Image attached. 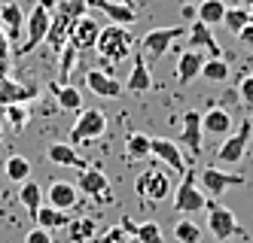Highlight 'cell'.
Returning a JSON list of instances; mask_svg holds the SVG:
<instances>
[{
	"instance_id": "obj_34",
	"label": "cell",
	"mask_w": 253,
	"mask_h": 243,
	"mask_svg": "<svg viewBox=\"0 0 253 243\" xmlns=\"http://www.w3.org/2000/svg\"><path fill=\"white\" fill-rule=\"evenodd\" d=\"M134 240H137V243H165V234H162V225H159V222H140Z\"/></svg>"
},
{
	"instance_id": "obj_26",
	"label": "cell",
	"mask_w": 253,
	"mask_h": 243,
	"mask_svg": "<svg viewBox=\"0 0 253 243\" xmlns=\"http://www.w3.org/2000/svg\"><path fill=\"white\" fill-rule=\"evenodd\" d=\"M226 0H202L198 3V22H205L208 28L213 25H223V18H226Z\"/></svg>"
},
{
	"instance_id": "obj_47",
	"label": "cell",
	"mask_w": 253,
	"mask_h": 243,
	"mask_svg": "<svg viewBox=\"0 0 253 243\" xmlns=\"http://www.w3.org/2000/svg\"><path fill=\"white\" fill-rule=\"evenodd\" d=\"M235 3H238V0H232V6H235Z\"/></svg>"
},
{
	"instance_id": "obj_44",
	"label": "cell",
	"mask_w": 253,
	"mask_h": 243,
	"mask_svg": "<svg viewBox=\"0 0 253 243\" xmlns=\"http://www.w3.org/2000/svg\"><path fill=\"white\" fill-rule=\"evenodd\" d=\"M247 12H250V25H253V6H250V9H247Z\"/></svg>"
},
{
	"instance_id": "obj_18",
	"label": "cell",
	"mask_w": 253,
	"mask_h": 243,
	"mask_svg": "<svg viewBox=\"0 0 253 243\" xmlns=\"http://www.w3.org/2000/svg\"><path fill=\"white\" fill-rule=\"evenodd\" d=\"M125 88L134 91V95H143V91L153 88V73H150V64H147V55H143V52H134L131 73H128V82H125Z\"/></svg>"
},
{
	"instance_id": "obj_27",
	"label": "cell",
	"mask_w": 253,
	"mask_h": 243,
	"mask_svg": "<svg viewBox=\"0 0 253 243\" xmlns=\"http://www.w3.org/2000/svg\"><path fill=\"white\" fill-rule=\"evenodd\" d=\"M43 189H40V185L37 182H34V179H28V182H22V189H19V204H22V207L31 213V216H37V210L43 207Z\"/></svg>"
},
{
	"instance_id": "obj_10",
	"label": "cell",
	"mask_w": 253,
	"mask_h": 243,
	"mask_svg": "<svg viewBox=\"0 0 253 243\" xmlns=\"http://www.w3.org/2000/svg\"><path fill=\"white\" fill-rule=\"evenodd\" d=\"M183 36V25L177 28H153L140 36V52L150 55V58H162V55H168L174 40H180Z\"/></svg>"
},
{
	"instance_id": "obj_49",
	"label": "cell",
	"mask_w": 253,
	"mask_h": 243,
	"mask_svg": "<svg viewBox=\"0 0 253 243\" xmlns=\"http://www.w3.org/2000/svg\"><path fill=\"white\" fill-rule=\"evenodd\" d=\"M0 3H3V0H0Z\"/></svg>"
},
{
	"instance_id": "obj_43",
	"label": "cell",
	"mask_w": 253,
	"mask_h": 243,
	"mask_svg": "<svg viewBox=\"0 0 253 243\" xmlns=\"http://www.w3.org/2000/svg\"><path fill=\"white\" fill-rule=\"evenodd\" d=\"M235 6H244V9H250V6H253V0H238Z\"/></svg>"
},
{
	"instance_id": "obj_2",
	"label": "cell",
	"mask_w": 253,
	"mask_h": 243,
	"mask_svg": "<svg viewBox=\"0 0 253 243\" xmlns=\"http://www.w3.org/2000/svg\"><path fill=\"white\" fill-rule=\"evenodd\" d=\"M205 207H208V195L202 189V182H198L195 171H186L177 185V192H174V210L180 216H189V213H198Z\"/></svg>"
},
{
	"instance_id": "obj_13",
	"label": "cell",
	"mask_w": 253,
	"mask_h": 243,
	"mask_svg": "<svg viewBox=\"0 0 253 243\" xmlns=\"http://www.w3.org/2000/svg\"><path fill=\"white\" fill-rule=\"evenodd\" d=\"M80 189L74 182H64V179H55L46 189V204L49 207H55V210H64V213H70L80 204V195H77Z\"/></svg>"
},
{
	"instance_id": "obj_31",
	"label": "cell",
	"mask_w": 253,
	"mask_h": 243,
	"mask_svg": "<svg viewBox=\"0 0 253 243\" xmlns=\"http://www.w3.org/2000/svg\"><path fill=\"white\" fill-rule=\"evenodd\" d=\"M125 149H128V158H147L153 155V137L147 134H128V140H125Z\"/></svg>"
},
{
	"instance_id": "obj_33",
	"label": "cell",
	"mask_w": 253,
	"mask_h": 243,
	"mask_svg": "<svg viewBox=\"0 0 253 243\" xmlns=\"http://www.w3.org/2000/svg\"><path fill=\"white\" fill-rule=\"evenodd\" d=\"M202 76H205L208 82H226V79H229V64H226L223 58H208Z\"/></svg>"
},
{
	"instance_id": "obj_28",
	"label": "cell",
	"mask_w": 253,
	"mask_h": 243,
	"mask_svg": "<svg viewBox=\"0 0 253 243\" xmlns=\"http://www.w3.org/2000/svg\"><path fill=\"white\" fill-rule=\"evenodd\" d=\"M55 91V101L61 109H67V113H83V95L77 85H55L52 88Z\"/></svg>"
},
{
	"instance_id": "obj_3",
	"label": "cell",
	"mask_w": 253,
	"mask_h": 243,
	"mask_svg": "<svg viewBox=\"0 0 253 243\" xmlns=\"http://www.w3.org/2000/svg\"><path fill=\"white\" fill-rule=\"evenodd\" d=\"M52 12H55V9H52V6H46L43 0H40V3L31 9V15L25 18V40H22V49H19L22 55H31V52L37 49V46L46 40V36H49Z\"/></svg>"
},
{
	"instance_id": "obj_21",
	"label": "cell",
	"mask_w": 253,
	"mask_h": 243,
	"mask_svg": "<svg viewBox=\"0 0 253 243\" xmlns=\"http://www.w3.org/2000/svg\"><path fill=\"white\" fill-rule=\"evenodd\" d=\"M88 6H95V9H101L107 18H110V25H134V9H131V3H119V0H88Z\"/></svg>"
},
{
	"instance_id": "obj_9",
	"label": "cell",
	"mask_w": 253,
	"mask_h": 243,
	"mask_svg": "<svg viewBox=\"0 0 253 243\" xmlns=\"http://www.w3.org/2000/svg\"><path fill=\"white\" fill-rule=\"evenodd\" d=\"M134 189L143 201H153V204H162L168 195H171V179L165 171H159V167H150V171H143L134 182Z\"/></svg>"
},
{
	"instance_id": "obj_25",
	"label": "cell",
	"mask_w": 253,
	"mask_h": 243,
	"mask_svg": "<svg viewBox=\"0 0 253 243\" xmlns=\"http://www.w3.org/2000/svg\"><path fill=\"white\" fill-rule=\"evenodd\" d=\"M34 219H37V225H40V228H46V231H58V228H67V225H70V216H67L64 210L49 207V204H43Z\"/></svg>"
},
{
	"instance_id": "obj_36",
	"label": "cell",
	"mask_w": 253,
	"mask_h": 243,
	"mask_svg": "<svg viewBox=\"0 0 253 243\" xmlns=\"http://www.w3.org/2000/svg\"><path fill=\"white\" fill-rule=\"evenodd\" d=\"M98 243H137L131 234H125L122 231V225H116V228H107L101 237H98Z\"/></svg>"
},
{
	"instance_id": "obj_6",
	"label": "cell",
	"mask_w": 253,
	"mask_h": 243,
	"mask_svg": "<svg viewBox=\"0 0 253 243\" xmlns=\"http://www.w3.org/2000/svg\"><path fill=\"white\" fill-rule=\"evenodd\" d=\"M250 134H253V119H244L238 131H232V134L223 140V146L216 149V161L220 164H238L247 152L250 146Z\"/></svg>"
},
{
	"instance_id": "obj_16",
	"label": "cell",
	"mask_w": 253,
	"mask_h": 243,
	"mask_svg": "<svg viewBox=\"0 0 253 243\" xmlns=\"http://www.w3.org/2000/svg\"><path fill=\"white\" fill-rule=\"evenodd\" d=\"M153 155L159 161H165L171 171H177V174H186L189 171L186 161H183V149H180V143H174L168 137H153Z\"/></svg>"
},
{
	"instance_id": "obj_12",
	"label": "cell",
	"mask_w": 253,
	"mask_h": 243,
	"mask_svg": "<svg viewBox=\"0 0 253 243\" xmlns=\"http://www.w3.org/2000/svg\"><path fill=\"white\" fill-rule=\"evenodd\" d=\"M85 85L95 91L98 98H107V101H116L122 95V82L113 76V73H107L101 67H92V70H85Z\"/></svg>"
},
{
	"instance_id": "obj_15",
	"label": "cell",
	"mask_w": 253,
	"mask_h": 243,
	"mask_svg": "<svg viewBox=\"0 0 253 243\" xmlns=\"http://www.w3.org/2000/svg\"><path fill=\"white\" fill-rule=\"evenodd\" d=\"M46 158L52 164H58V167H80V171H85V167H88V161L77 152V146L74 143H64V140L49 143L46 146Z\"/></svg>"
},
{
	"instance_id": "obj_41",
	"label": "cell",
	"mask_w": 253,
	"mask_h": 243,
	"mask_svg": "<svg viewBox=\"0 0 253 243\" xmlns=\"http://www.w3.org/2000/svg\"><path fill=\"white\" fill-rule=\"evenodd\" d=\"M238 40H241V46H247V49H253V25H247L241 34H238Z\"/></svg>"
},
{
	"instance_id": "obj_20",
	"label": "cell",
	"mask_w": 253,
	"mask_h": 243,
	"mask_svg": "<svg viewBox=\"0 0 253 243\" xmlns=\"http://www.w3.org/2000/svg\"><path fill=\"white\" fill-rule=\"evenodd\" d=\"M98 36H101V25L95 22L92 15H83L80 22L74 25V34H70V43H74V46L83 52V49H95V46H98Z\"/></svg>"
},
{
	"instance_id": "obj_19",
	"label": "cell",
	"mask_w": 253,
	"mask_h": 243,
	"mask_svg": "<svg viewBox=\"0 0 253 243\" xmlns=\"http://www.w3.org/2000/svg\"><path fill=\"white\" fill-rule=\"evenodd\" d=\"M37 85H25V82H15V79H3L0 82V104L3 106H12V104H28L37 98Z\"/></svg>"
},
{
	"instance_id": "obj_45",
	"label": "cell",
	"mask_w": 253,
	"mask_h": 243,
	"mask_svg": "<svg viewBox=\"0 0 253 243\" xmlns=\"http://www.w3.org/2000/svg\"><path fill=\"white\" fill-rule=\"evenodd\" d=\"M119 3H131V0H119Z\"/></svg>"
},
{
	"instance_id": "obj_11",
	"label": "cell",
	"mask_w": 253,
	"mask_h": 243,
	"mask_svg": "<svg viewBox=\"0 0 253 243\" xmlns=\"http://www.w3.org/2000/svg\"><path fill=\"white\" fill-rule=\"evenodd\" d=\"M202 140H205V128H202V113L198 109H186L183 125H180V149H186L192 158L202 155Z\"/></svg>"
},
{
	"instance_id": "obj_48",
	"label": "cell",
	"mask_w": 253,
	"mask_h": 243,
	"mask_svg": "<svg viewBox=\"0 0 253 243\" xmlns=\"http://www.w3.org/2000/svg\"><path fill=\"white\" fill-rule=\"evenodd\" d=\"M186 3H192V0H186Z\"/></svg>"
},
{
	"instance_id": "obj_4",
	"label": "cell",
	"mask_w": 253,
	"mask_h": 243,
	"mask_svg": "<svg viewBox=\"0 0 253 243\" xmlns=\"http://www.w3.org/2000/svg\"><path fill=\"white\" fill-rule=\"evenodd\" d=\"M208 228L220 243H226L232 237H247V231L238 225L235 213L229 207H223V204H216L213 198H208Z\"/></svg>"
},
{
	"instance_id": "obj_17",
	"label": "cell",
	"mask_w": 253,
	"mask_h": 243,
	"mask_svg": "<svg viewBox=\"0 0 253 243\" xmlns=\"http://www.w3.org/2000/svg\"><path fill=\"white\" fill-rule=\"evenodd\" d=\"M186 43H189V49H195V52H208V58H220V43L213 40V31L205 25V22H195L189 25V34H186Z\"/></svg>"
},
{
	"instance_id": "obj_37",
	"label": "cell",
	"mask_w": 253,
	"mask_h": 243,
	"mask_svg": "<svg viewBox=\"0 0 253 243\" xmlns=\"http://www.w3.org/2000/svg\"><path fill=\"white\" fill-rule=\"evenodd\" d=\"M25 243H52V231L40 228V225H34L28 234H25Z\"/></svg>"
},
{
	"instance_id": "obj_23",
	"label": "cell",
	"mask_w": 253,
	"mask_h": 243,
	"mask_svg": "<svg viewBox=\"0 0 253 243\" xmlns=\"http://www.w3.org/2000/svg\"><path fill=\"white\" fill-rule=\"evenodd\" d=\"M0 25H3L9 43L19 40L22 31H25V12L19 3H12V0H6V3H0Z\"/></svg>"
},
{
	"instance_id": "obj_38",
	"label": "cell",
	"mask_w": 253,
	"mask_h": 243,
	"mask_svg": "<svg viewBox=\"0 0 253 243\" xmlns=\"http://www.w3.org/2000/svg\"><path fill=\"white\" fill-rule=\"evenodd\" d=\"M238 95H241V101H244L247 106H253V73L241 79V85H238Z\"/></svg>"
},
{
	"instance_id": "obj_22",
	"label": "cell",
	"mask_w": 253,
	"mask_h": 243,
	"mask_svg": "<svg viewBox=\"0 0 253 243\" xmlns=\"http://www.w3.org/2000/svg\"><path fill=\"white\" fill-rule=\"evenodd\" d=\"M202 128H205L208 137H223L226 140L232 134V116L223 106H213V109H208V113H202Z\"/></svg>"
},
{
	"instance_id": "obj_24",
	"label": "cell",
	"mask_w": 253,
	"mask_h": 243,
	"mask_svg": "<svg viewBox=\"0 0 253 243\" xmlns=\"http://www.w3.org/2000/svg\"><path fill=\"white\" fill-rule=\"evenodd\" d=\"M67 234H70V243H92L98 234V222L92 216H77V219H70Z\"/></svg>"
},
{
	"instance_id": "obj_8",
	"label": "cell",
	"mask_w": 253,
	"mask_h": 243,
	"mask_svg": "<svg viewBox=\"0 0 253 243\" xmlns=\"http://www.w3.org/2000/svg\"><path fill=\"white\" fill-rule=\"evenodd\" d=\"M77 189L85 195V198H92L95 204H110L113 201V192H110V179L104 176L101 167L95 164H88L85 171H80V182H77Z\"/></svg>"
},
{
	"instance_id": "obj_14",
	"label": "cell",
	"mask_w": 253,
	"mask_h": 243,
	"mask_svg": "<svg viewBox=\"0 0 253 243\" xmlns=\"http://www.w3.org/2000/svg\"><path fill=\"white\" fill-rule=\"evenodd\" d=\"M205 61H208L205 52H195V49L180 52L177 55V82L180 85H189L192 79H198V76H202V70H205Z\"/></svg>"
},
{
	"instance_id": "obj_40",
	"label": "cell",
	"mask_w": 253,
	"mask_h": 243,
	"mask_svg": "<svg viewBox=\"0 0 253 243\" xmlns=\"http://www.w3.org/2000/svg\"><path fill=\"white\" fill-rule=\"evenodd\" d=\"M119 225H122V231H125V234H131V237L137 234V222H134L131 216H122V222H119Z\"/></svg>"
},
{
	"instance_id": "obj_5",
	"label": "cell",
	"mask_w": 253,
	"mask_h": 243,
	"mask_svg": "<svg viewBox=\"0 0 253 243\" xmlns=\"http://www.w3.org/2000/svg\"><path fill=\"white\" fill-rule=\"evenodd\" d=\"M198 182H202L205 195L216 201L226 189H232V185H244L247 176H244V174H235V171H220V167L208 164V167H202V171H198Z\"/></svg>"
},
{
	"instance_id": "obj_39",
	"label": "cell",
	"mask_w": 253,
	"mask_h": 243,
	"mask_svg": "<svg viewBox=\"0 0 253 243\" xmlns=\"http://www.w3.org/2000/svg\"><path fill=\"white\" fill-rule=\"evenodd\" d=\"M0 61H9V36H6L3 25H0Z\"/></svg>"
},
{
	"instance_id": "obj_1",
	"label": "cell",
	"mask_w": 253,
	"mask_h": 243,
	"mask_svg": "<svg viewBox=\"0 0 253 243\" xmlns=\"http://www.w3.org/2000/svg\"><path fill=\"white\" fill-rule=\"evenodd\" d=\"M98 58L107 64V67H113L125 58H131V52H134V36L128 28H122V25H107L101 28V36H98Z\"/></svg>"
},
{
	"instance_id": "obj_29",
	"label": "cell",
	"mask_w": 253,
	"mask_h": 243,
	"mask_svg": "<svg viewBox=\"0 0 253 243\" xmlns=\"http://www.w3.org/2000/svg\"><path fill=\"white\" fill-rule=\"evenodd\" d=\"M3 171H6V179H12V182L22 185V182L31 179V161L25 155H9L6 164H3Z\"/></svg>"
},
{
	"instance_id": "obj_42",
	"label": "cell",
	"mask_w": 253,
	"mask_h": 243,
	"mask_svg": "<svg viewBox=\"0 0 253 243\" xmlns=\"http://www.w3.org/2000/svg\"><path fill=\"white\" fill-rule=\"evenodd\" d=\"M9 76V61H0V82Z\"/></svg>"
},
{
	"instance_id": "obj_46",
	"label": "cell",
	"mask_w": 253,
	"mask_h": 243,
	"mask_svg": "<svg viewBox=\"0 0 253 243\" xmlns=\"http://www.w3.org/2000/svg\"><path fill=\"white\" fill-rule=\"evenodd\" d=\"M0 137H3V125H0Z\"/></svg>"
},
{
	"instance_id": "obj_30",
	"label": "cell",
	"mask_w": 253,
	"mask_h": 243,
	"mask_svg": "<svg viewBox=\"0 0 253 243\" xmlns=\"http://www.w3.org/2000/svg\"><path fill=\"white\" fill-rule=\"evenodd\" d=\"M247 25H250V12H247L244 6H232V9H226L223 28H226L229 34H235V36H238V34H241Z\"/></svg>"
},
{
	"instance_id": "obj_32",
	"label": "cell",
	"mask_w": 253,
	"mask_h": 243,
	"mask_svg": "<svg viewBox=\"0 0 253 243\" xmlns=\"http://www.w3.org/2000/svg\"><path fill=\"white\" fill-rule=\"evenodd\" d=\"M174 240H177V243H198V240H202V228H198L192 219H177V225H174Z\"/></svg>"
},
{
	"instance_id": "obj_35",
	"label": "cell",
	"mask_w": 253,
	"mask_h": 243,
	"mask_svg": "<svg viewBox=\"0 0 253 243\" xmlns=\"http://www.w3.org/2000/svg\"><path fill=\"white\" fill-rule=\"evenodd\" d=\"M6 119H9L12 131H25V125H28V104H12V106H6Z\"/></svg>"
},
{
	"instance_id": "obj_7",
	"label": "cell",
	"mask_w": 253,
	"mask_h": 243,
	"mask_svg": "<svg viewBox=\"0 0 253 243\" xmlns=\"http://www.w3.org/2000/svg\"><path fill=\"white\" fill-rule=\"evenodd\" d=\"M107 131V116L101 113V109H83L80 119L74 122V128H70V140L67 143H88V140H98L101 134Z\"/></svg>"
}]
</instances>
